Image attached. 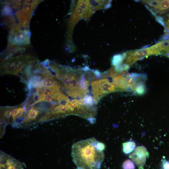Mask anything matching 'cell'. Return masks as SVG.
Instances as JSON below:
<instances>
[{
	"label": "cell",
	"instance_id": "obj_1",
	"mask_svg": "<svg viewBox=\"0 0 169 169\" xmlns=\"http://www.w3.org/2000/svg\"><path fill=\"white\" fill-rule=\"evenodd\" d=\"M94 137L80 141L72 146V156L77 169H99L104 159L103 151L97 147Z\"/></svg>",
	"mask_w": 169,
	"mask_h": 169
},
{
	"label": "cell",
	"instance_id": "obj_2",
	"mask_svg": "<svg viewBox=\"0 0 169 169\" xmlns=\"http://www.w3.org/2000/svg\"><path fill=\"white\" fill-rule=\"evenodd\" d=\"M162 47V42L161 41L149 47L127 51L123 54L124 63L130 67L137 61L146 57L152 55L160 54Z\"/></svg>",
	"mask_w": 169,
	"mask_h": 169
},
{
	"label": "cell",
	"instance_id": "obj_3",
	"mask_svg": "<svg viewBox=\"0 0 169 169\" xmlns=\"http://www.w3.org/2000/svg\"><path fill=\"white\" fill-rule=\"evenodd\" d=\"M92 92L95 103L98 102L102 97L108 93L120 91L107 79H103L93 82L91 83Z\"/></svg>",
	"mask_w": 169,
	"mask_h": 169
},
{
	"label": "cell",
	"instance_id": "obj_4",
	"mask_svg": "<svg viewBox=\"0 0 169 169\" xmlns=\"http://www.w3.org/2000/svg\"><path fill=\"white\" fill-rule=\"evenodd\" d=\"M154 15L162 14L169 10V0L141 1Z\"/></svg>",
	"mask_w": 169,
	"mask_h": 169
},
{
	"label": "cell",
	"instance_id": "obj_5",
	"mask_svg": "<svg viewBox=\"0 0 169 169\" xmlns=\"http://www.w3.org/2000/svg\"><path fill=\"white\" fill-rule=\"evenodd\" d=\"M149 153L143 146H139L129 155V157L138 166L139 169H143Z\"/></svg>",
	"mask_w": 169,
	"mask_h": 169
},
{
	"label": "cell",
	"instance_id": "obj_6",
	"mask_svg": "<svg viewBox=\"0 0 169 169\" xmlns=\"http://www.w3.org/2000/svg\"><path fill=\"white\" fill-rule=\"evenodd\" d=\"M0 169H24L21 162L0 151Z\"/></svg>",
	"mask_w": 169,
	"mask_h": 169
},
{
	"label": "cell",
	"instance_id": "obj_7",
	"mask_svg": "<svg viewBox=\"0 0 169 169\" xmlns=\"http://www.w3.org/2000/svg\"><path fill=\"white\" fill-rule=\"evenodd\" d=\"M41 78H43L42 80L44 86L47 87H54L56 82H55L54 79L50 74H43L41 76Z\"/></svg>",
	"mask_w": 169,
	"mask_h": 169
},
{
	"label": "cell",
	"instance_id": "obj_8",
	"mask_svg": "<svg viewBox=\"0 0 169 169\" xmlns=\"http://www.w3.org/2000/svg\"><path fill=\"white\" fill-rule=\"evenodd\" d=\"M136 144L133 141H129L123 143V150L126 154H129L133 151L135 149Z\"/></svg>",
	"mask_w": 169,
	"mask_h": 169
},
{
	"label": "cell",
	"instance_id": "obj_9",
	"mask_svg": "<svg viewBox=\"0 0 169 169\" xmlns=\"http://www.w3.org/2000/svg\"><path fill=\"white\" fill-rule=\"evenodd\" d=\"M94 100L91 95H86L82 99V102L85 105L91 107H94L93 105Z\"/></svg>",
	"mask_w": 169,
	"mask_h": 169
},
{
	"label": "cell",
	"instance_id": "obj_10",
	"mask_svg": "<svg viewBox=\"0 0 169 169\" xmlns=\"http://www.w3.org/2000/svg\"><path fill=\"white\" fill-rule=\"evenodd\" d=\"M146 87L144 83L138 85L133 92L134 94L139 95L144 94L146 91Z\"/></svg>",
	"mask_w": 169,
	"mask_h": 169
},
{
	"label": "cell",
	"instance_id": "obj_11",
	"mask_svg": "<svg viewBox=\"0 0 169 169\" xmlns=\"http://www.w3.org/2000/svg\"><path fill=\"white\" fill-rule=\"evenodd\" d=\"M123 168V169H135V165L131 161L128 159L124 162Z\"/></svg>",
	"mask_w": 169,
	"mask_h": 169
},
{
	"label": "cell",
	"instance_id": "obj_12",
	"mask_svg": "<svg viewBox=\"0 0 169 169\" xmlns=\"http://www.w3.org/2000/svg\"><path fill=\"white\" fill-rule=\"evenodd\" d=\"M55 95H50L46 96L43 97L39 98V99L37 103L42 101L51 102L53 101L54 100H56L55 99Z\"/></svg>",
	"mask_w": 169,
	"mask_h": 169
},
{
	"label": "cell",
	"instance_id": "obj_13",
	"mask_svg": "<svg viewBox=\"0 0 169 169\" xmlns=\"http://www.w3.org/2000/svg\"><path fill=\"white\" fill-rule=\"evenodd\" d=\"M165 27L166 28V32L169 31V14L168 19L165 24Z\"/></svg>",
	"mask_w": 169,
	"mask_h": 169
},
{
	"label": "cell",
	"instance_id": "obj_14",
	"mask_svg": "<svg viewBox=\"0 0 169 169\" xmlns=\"http://www.w3.org/2000/svg\"><path fill=\"white\" fill-rule=\"evenodd\" d=\"M167 165L168 166L167 169H169V161H167Z\"/></svg>",
	"mask_w": 169,
	"mask_h": 169
}]
</instances>
